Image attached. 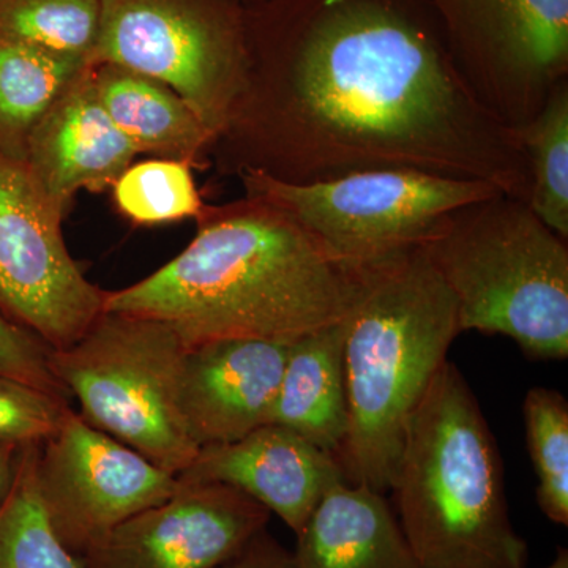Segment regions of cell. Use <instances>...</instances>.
I'll use <instances>...</instances> for the list:
<instances>
[{
    "label": "cell",
    "instance_id": "cell-1",
    "mask_svg": "<svg viewBox=\"0 0 568 568\" xmlns=\"http://www.w3.org/2000/svg\"><path fill=\"white\" fill-rule=\"evenodd\" d=\"M246 13V65L211 159L290 183L413 170L528 201L517 132L455 65L426 0H275Z\"/></svg>",
    "mask_w": 568,
    "mask_h": 568
},
{
    "label": "cell",
    "instance_id": "cell-2",
    "mask_svg": "<svg viewBox=\"0 0 568 568\" xmlns=\"http://www.w3.org/2000/svg\"><path fill=\"white\" fill-rule=\"evenodd\" d=\"M174 260L119 291L103 312L162 321L183 345L224 338L297 339L342 323L358 271L336 264L276 205L244 196L205 205Z\"/></svg>",
    "mask_w": 568,
    "mask_h": 568
},
{
    "label": "cell",
    "instance_id": "cell-3",
    "mask_svg": "<svg viewBox=\"0 0 568 568\" xmlns=\"http://www.w3.org/2000/svg\"><path fill=\"white\" fill-rule=\"evenodd\" d=\"M357 271L343 343L349 429L336 459L347 481L386 493L410 416L462 331L422 246Z\"/></svg>",
    "mask_w": 568,
    "mask_h": 568
},
{
    "label": "cell",
    "instance_id": "cell-4",
    "mask_svg": "<svg viewBox=\"0 0 568 568\" xmlns=\"http://www.w3.org/2000/svg\"><path fill=\"white\" fill-rule=\"evenodd\" d=\"M388 491L420 568L529 567L495 436L450 361L410 416Z\"/></svg>",
    "mask_w": 568,
    "mask_h": 568
},
{
    "label": "cell",
    "instance_id": "cell-5",
    "mask_svg": "<svg viewBox=\"0 0 568 568\" xmlns=\"http://www.w3.org/2000/svg\"><path fill=\"white\" fill-rule=\"evenodd\" d=\"M457 301L459 331L504 335L545 361L568 357V241L497 192L448 212L422 245Z\"/></svg>",
    "mask_w": 568,
    "mask_h": 568
},
{
    "label": "cell",
    "instance_id": "cell-6",
    "mask_svg": "<svg viewBox=\"0 0 568 568\" xmlns=\"http://www.w3.org/2000/svg\"><path fill=\"white\" fill-rule=\"evenodd\" d=\"M185 354L162 321L103 312L73 345L52 349L50 365L85 424L178 477L200 452L182 414Z\"/></svg>",
    "mask_w": 568,
    "mask_h": 568
},
{
    "label": "cell",
    "instance_id": "cell-7",
    "mask_svg": "<svg viewBox=\"0 0 568 568\" xmlns=\"http://www.w3.org/2000/svg\"><path fill=\"white\" fill-rule=\"evenodd\" d=\"M239 179L245 196L282 209L332 261L351 271L424 245L448 212L500 192L489 183L413 170L364 171L310 183L260 173Z\"/></svg>",
    "mask_w": 568,
    "mask_h": 568
},
{
    "label": "cell",
    "instance_id": "cell-8",
    "mask_svg": "<svg viewBox=\"0 0 568 568\" xmlns=\"http://www.w3.org/2000/svg\"><path fill=\"white\" fill-rule=\"evenodd\" d=\"M89 63L163 82L216 140L244 84V10L234 0H100Z\"/></svg>",
    "mask_w": 568,
    "mask_h": 568
},
{
    "label": "cell",
    "instance_id": "cell-9",
    "mask_svg": "<svg viewBox=\"0 0 568 568\" xmlns=\"http://www.w3.org/2000/svg\"><path fill=\"white\" fill-rule=\"evenodd\" d=\"M478 103L510 129L568 81V0H426Z\"/></svg>",
    "mask_w": 568,
    "mask_h": 568
},
{
    "label": "cell",
    "instance_id": "cell-10",
    "mask_svg": "<svg viewBox=\"0 0 568 568\" xmlns=\"http://www.w3.org/2000/svg\"><path fill=\"white\" fill-rule=\"evenodd\" d=\"M62 220L24 164L0 155V313L51 349L78 342L106 294L71 257Z\"/></svg>",
    "mask_w": 568,
    "mask_h": 568
},
{
    "label": "cell",
    "instance_id": "cell-11",
    "mask_svg": "<svg viewBox=\"0 0 568 568\" xmlns=\"http://www.w3.org/2000/svg\"><path fill=\"white\" fill-rule=\"evenodd\" d=\"M37 487L55 536L80 559L126 519L170 499L181 481L70 407L40 446Z\"/></svg>",
    "mask_w": 568,
    "mask_h": 568
},
{
    "label": "cell",
    "instance_id": "cell-12",
    "mask_svg": "<svg viewBox=\"0 0 568 568\" xmlns=\"http://www.w3.org/2000/svg\"><path fill=\"white\" fill-rule=\"evenodd\" d=\"M271 517L227 485L181 484L170 499L126 519L81 556V568H219Z\"/></svg>",
    "mask_w": 568,
    "mask_h": 568
},
{
    "label": "cell",
    "instance_id": "cell-13",
    "mask_svg": "<svg viewBox=\"0 0 568 568\" xmlns=\"http://www.w3.org/2000/svg\"><path fill=\"white\" fill-rule=\"evenodd\" d=\"M293 342L224 338L186 349L181 406L197 447L234 443L267 425Z\"/></svg>",
    "mask_w": 568,
    "mask_h": 568
},
{
    "label": "cell",
    "instance_id": "cell-14",
    "mask_svg": "<svg viewBox=\"0 0 568 568\" xmlns=\"http://www.w3.org/2000/svg\"><path fill=\"white\" fill-rule=\"evenodd\" d=\"M181 484H223L252 497L301 532L325 491L346 480L338 459L280 425H263L230 444L201 447Z\"/></svg>",
    "mask_w": 568,
    "mask_h": 568
},
{
    "label": "cell",
    "instance_id": "cell-15",
    "mask_svg": "<svg viewBox=\"0 0 568 568\" xmlns=\"http://www.w3.org/2000/svg\"><path fill=\"white\" fill-rule=\"evenodd\" d=\"M136 155L100 102L88 65L37 123L22 164L41 197L63 219L74 194L111 190Z\"/></svg>",
    "mask_w": 568,
    "mask_h": 568
},
{
    "label": "cell",
    "instance_id": "cell-16",
    "mask_svg": "<svg viewBox=\"0 0 568 568\" xmlns=\"http://www.w3.org/2000/svg\"><path fill=\"white\" fill-rule=\"evenodd\" d=\"M297 568H420L386 495L339 480L295 534Z\"/></svg>",
    "mask_w": 568,
    "mask_h": 568
},
{
    "label": "cell",
    "instance_id": "cell-17",
    "mask_svg": "<svg viewBox=\"0 0 568 568\" xmlns=\"http://www.w3.org/2000/svg\"><path fill=\"white\" fill-rule=\"evenodd\" d=\"M343 343L345 320L294 339L267 420L335 458L349 429Z\"/></svg>",
    "mask_w": 568,
    "mask_h": 568
},
{
    "label": "cell",
    "instance_id": "cell-18",
    "mask_svg": "<svg viewBox=\"0 0 568 568\" xmlns=\"http://www.w3.org/2000/svg\"><path fill=\"white\" fill-rule=\"evenodd\" d=\"M100 102L138 153L203 168L213 134L173 89L112 63L92 65Z\"/></svg>",
    "mask_w": 568,
    "mask_h": 568
},
{
    "label": "cell",
    "instance_id": "cell-19",
    "mask_svg": "<svg viewBox=\"0 0 568 568\" xmlns=\"http://www.w3.org/2000/svg\"><path fill=\"white\" fill-rule=\"evenodd\" d=\"M88 59L0 36V155L24 163L29 138Z\"/></svg>",
    "mask_w": 568,
    "mask_h": 568
},
{
    "label": "cell",
    "instance_id": "cell-20",
    "mask_svg": "<svg viewBox=\"0 0 568 568\" xmlns=\"http://www.w3.org/2000/svg\"><path fill=\"white\" fill-rule=\"evenodd\" d=\"M515 132L529 162V207L568 241V81L551 92L532 121Z\"/></svg>",
    "mask_w": 568,
    "mask_h": 568
},
{
    "label": "cell",
    "instance_id": "cell-21",
    "mask_svg": "<svg viewBox=\"0 0 568 568\" xmlns=\"http://www.w3.org/2000/svg\"><path fill=\"white\" fill-rule=\"evenodd\" d=\"M41 444L22 446L17 476L0 508V568H81L48 521L37 487Z\"/></svg>",
    "mask_w": 568,
    "mask_h": 568
},
{
    "label": "cell",
    "instance_id": "cell-22",
    "mask_svg": "<svg viewBox=\"0 0 568 568\" xmlns=\"http://www.w3.org/2000/svg\"><path fill=\"white\" fill-rule=\"evenodd\" d=\"M111 192L119 213L140 226L196 220L207 205L194 182L192 164L178 160L132 163Z\"/></svg>",
    "mask_w": 568,
    "mask_h": 568
},
{
    "label": "cell",
    "instance_id": "cell-23",
    "mask_svg": "<svg viewBox=\"0 0 568 568\" xmlns=\"http://www.w3.org/2000/svg\"><path fill=\"white\" fill-rule=\"evenodd\" d=\"M526 443L537 477L536 499L541 514L568 525V403L547 387H534L523 403Z\"/></svg>",
    "mask_w": 568,
    "mask_h": 568
},
{
    "label": "cell",
    "instance_id": "cell-24",
    "mask_svg": "<svg viewBox=\"0 0 568 568\" xmlns=\"http://www.w3.org/2000/svg\"><path fill=\"white\" fill-rule=\"evenodd\" d=\"M100 0H0V36L88 59L99 36Z\"/></svg>",
    "mask_w": 568,
    "mask_h": 568
},
{
    "label": "cell",
    "instance_id": "cell-25",
    "mask_svg": "<svg viewBox=\"0 0 568 568\" xmlns=\"http://www.w3.org/2000/svg\"><path fill=\"white\" fill-rule=\"evenodd\" d=\"M69 399L0 375V440L29 446L50 439L70 410Z\"/></svg>",
    "mask_w": 568,
    "mask_h": 568
},
{
    "label": "cell",
    "instance_id": "cell-26",
    "mask_svg": "<svg viewBox=\"0 0 568 568\" xmlns=\"http://www.w3.org/2000/svg\"><path fill=\"white\" fill-rule=\"evenodd\" d=\"M51 351L39 336L0 313V375L69 399L65 388L52 375Z\"/></svg>",
    "mask_w": 568,
    "mask_h": 568
},
{
    "label": "cell",
    "instance_id": "cell-27",
    "mask_svg": "<svg viewBox=\"0 0 568 568\" xmlns=\"http://www.w3.org/2000/svg\"><path fill=\"white\" fill-rule=\"evenodd\" d=\"M219 568H297L293 551L283 547L267 528L257 532L237 555Z\"/></svg>",
    "mask_w": 568,
    "mask_h": 568
},
{
    "label": "cell",
    "instance_id": "cell-28",
    "mask_svg": "<svg viewBox=\"0 0 568 568\" xmlns=\"http://www.w3.org/2000/svg\"><path fill=\"white\" fill-rule=\"evenodd\" d=\"M21 447L17 444L0 440V508L6 504L14 476H17L18 459H20Z\"/></svg>",
    "mask_w": 568,
    "mask_h": 568
},
{
    "label": "cell",
    "instance_id": "cell-29",
    "mask_svg": "<svg viewBox=\"0 0 568 568\" xmlns=\"http://www.w3.org/2000/svg\"><path fill=\"white\" fill-rule=\"evenodd\" d=\"M544 568H568V551L566 548L559 547L556 558L549 566Z\"/></svg>",
    "mask_w": 568,
    "mask_h": 568
}]
</instances>
